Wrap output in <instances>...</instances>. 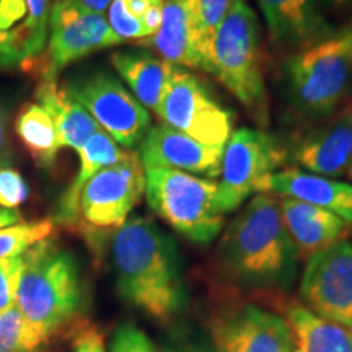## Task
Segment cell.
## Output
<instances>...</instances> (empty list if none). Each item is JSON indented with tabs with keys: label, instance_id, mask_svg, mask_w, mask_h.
<instances>
[{
	"label": "cell",
	"instance_id": "cell-1",
	"mask_svg": "<svg viewBox=\"0 0 352 352\" xmlns=\"http://www.w3.org/2000/svg\"><path fill=\"white\" fill-rule=\"evenodd\" d=\"M118 296L148 318L168 324L188 307L178 245L155 222L127 219L111 240Z\"/></svg>",
	"mask_w": 352,
	"mask_h": 352
},
{
	"label": "cell",
	"instance_id": "cell-2",
	"mask_svg": "<svg viewBox=\"0 0 352 352\" xmlns=\"http://www.w3.org/2000/svg\"><path fill=\"white\" fill-rule=\"evenodd\" d=\"M226 274L250 289H289L298 256L284 226L280 201L259 192L228 223L219 245Z\"/></svg>",
	"mask_w": 352,
	"mask_h": 352
},
{
	"label": "cell",
	"instance_id": "cell-3",
	"mask_svg": "<svg viewBox=\"0 0 352 352\" xmlns=\"http://www.w3.org/2000/svg\"><path fill=\"white\" fill-rule=\"evenodd\" d=\"M85 290L77 258L47 239L23 253L15 305L47 344L82 321Z\"/></svg>",
	"mask_w": 352,
	"mask_h": 352
},
{
	"label": "cell",
	"instance_id": "cell-4",
	"mask_svg": "<svg viewBox=\"0 0 352 352\" xmlns=\"http://www.w3.org/2000/svg\"><path fill=\"white\" fill-rule=\"evenodd\" d=\"M208 72L240 101L259 127L270 126L261 32L256 12L246 0H236L219 25L210 43Z\"/></svg>",
	"mask_w": 352,
	"mask_h": 352
},
{
	"label": "cell",
	"instance_id": "cell-5",
	"mask_svg": "<svg viewBox=\"0 0 352 352\" xmlns=\"http://www.w3.org/2000/svg\"><path fill=\"white\" fill-rule=\"evenodd\" d=\"M284 77L294 107L316 118L333 114L352 85V25L292 52Z\"/></svg>",
	"mask_w": 352,
	"mask_h": 352
},
{
	"label": "cell",
	"instance_id": "cell-6",
	"mask_svg": "<svg viewBox=\"0 0 352 352\" xmlns=\"http://www.w3.org/2000/svg\"><path fill=\"white\" fill-rule=\"evenodd\" d=\"M217 188V179L179 170H145V196L151 209L196 245L212 243L226 223L215 206Z\"/></svg>",
	"mask_w": 352,
	"mask_h": 352
},
{
	"label": "cell",
	"instance_id": "cell-7",
	"mask_svg": "<svg viewBox=\"0 0 352 352\" xmlns=\"http://www.w3.org/2000/svg\"><path fill=\"white\" fill-rule=\"evenodd\" d=\"M145 195V170L139 155L127 153L124 160L100 170L83 186L78 197L77 226L90 245H96L124 226L131 210Z\"/></svg>",
	"mask_w": 352,
	"mask_h": 352
},
{
	"label": "cell",
	"instance_id": "cell-8",
	"mask_svg": "<svg viewBox=\"0 0 352 352\" xmlns=\"http://www.w3.org/2000/svg\"><path fill=\"white\" fill-rule=\"evenodd\" d=\"M287 165L285 144L263 129L235 131L223 147L222 171L215 196L220 214H228L254 192L259 179Z\"/></svg>",
	"mask_w": 352,
	"mask_h": 352
},
{
	"label": "cell",
	"instance_id": "cell-9",
	"mask_svg": "<svg viewBox=\"0 0 352 352\" xmlns=\"http://www.w3.org/2000/svg\"><path fill=\"white\" fill-rule=\"evenodd\" d=\"M65 90L120 147H135L151 131L148 109L111 74L91 72L74 78Z\"/></svg>",
	"mask_w": 352,
	"mask_h": 352
},
{
	"label": "cell",
	"instance_id": "cell-10",
	"mask_svg": "<svg viewBox=\"0 0 352 352\" xmlns=\"http://www.w3.org/2000/svg\"><path fill=\"white\" fill-rule=\"evenodd\" d=\"M158 118L164 124L215 147H226L233 134L232 113L210 96L199 78L183 67L175 69Z\"/></svg>",
	"mask_w": 352,
	"mask_h": 352
},
{
	"label": "cell",
	"instance_id": "cell-11",
	"mask_svg": "<svg viewBox=\"0 0 352 352\" xmlns=\"http://www.w3.org/2000/svg\"><path fill=\"white\" fill-rule=\"evenodd\" d=\"M305 308L352 329V241L338 240L305 261L300 280Z\"/></svg>",
	"mask_w": 352,
	"mask_h": 352
},
{
	"label": "cell",
	"instance_id": "cell-12",
	"mask_svg": "<svg viewBox=\"0 0 352 352\" xmlns=\"http://www.w3.org/2000/svg\"><path fill=\"white\" fill-rule=\"evenodd\" d=\"M47 38L43 78H56L60 70L82 57L121 43L104 13L90 12L70 2L51 6Z\"/></svg>",
	"mask_w": 352,
	"mask_h": 352
},
{
	"label": "cell",
	"instance_id": "cell-13",
	"mask_svg": "<svg viewBox=\"0 0 352 352\" xmlns=\"http://www.w3.org/2000/svg\"><path fill=\"white\" fill-rule=\"evenodd\" d=\"M311 127L287 147V164L320 176H341L352 165V104Z\"/></svg>",
	"mask_w": 352,
	"mask_h": 352
},
{
	"label": "cell",
	"instance_id": "cell-14",
	"mask_svg": "<svg viewBox=\"0 0 352 352\" xmlns=\"http://www.w3.org/2000/svg\"><path fill=\"white\" fill-rule=\"evenodd\" d=\"M212 336L219 352H292L285 318L256 305H243L220 316Z\"/></svg>",
	"mask_w": 352,
	"mask_h": 352
},
{
	"label": "cell",
	"instance_id": "cell-15",
	"mask_svg": "<svg viewBox=\"0 0 352 352\" xmlns=\"http://www.w3.org/2000/svg\"><path fill=\"white\" fill-rule=\"evenodd\" d=\"M50 0H0V69L36 60L50 34Z\"/></svg>",
	"mask_w": 352,
	"mask_h": 352
},
{
	"label": "cell",
	"instance_id": "cell-16",
	"mask_svg": "<svg viewBox=\"0 0 352 352\" xmlns=\"http://www.w3.org/2000/svg\"><path fill=\"white\" fill-rule=\"evenodd\" d=\"M223 147L202 144L166 124L151 127L139 148L144 170L170 168L215 179L222 171Z\"/></svg>",
	"mask_w": 352,
	"mask_h": 352
},
{
	"label": "cell",
	"instance_id": "cell-17",
	"mask_svg": "<svg viewBox=\"0 0 352 352\" xmlns=\"http://www.w3.org/2000/svg\"><path fill=\"white\" fill-rule=\"evenodd\" d=\"M148 46L166 63L208 72L197 0H165L160 26L155 34L148 38Z\"/></svg>",
	"mask_w": 352,
	"mask_h": 352
},
{
	"label": "cell",
	"instance_id": "cell-18",
	"mask_svg": "<svg viewBox=\"0 0 352 352\" xmlns=\"http://www.w3.org/2000/svg\"><path fill=\"white\" fill-rule=\"evenodd\" d=\"M254 192H266L307 202L329 210L344 220L347 226L352 223V184L338 179L298 168H285L259 179L254 186Z\"/></svg>",
	"mask_w": 352,
	"mask_h": 352
},
{
	"label": "cell",
	"instance_id": "cell-19",
	"mask_svg": "<svg viewBox=\"0 0 352 352\" xmlns=\"http://www.w3.org/2000/svg\"><path fill=\"white\" fill-rule=\"evenodd\" d=\"M271 43L279 50L300 51L333 33L315 0H254Z\"/></svg>",
	"mask_w": 352,
	"mask_h": 352
},
{
	"label": "cell",
	"instance_id": "cell-20",
	"mask_svg": "<svg viewBox=\"0 0 352 352\" xmlns=\"http://www.w3.org/2000/svg\"><path fill=\"white\" fill-rule=\"evenodd\" d=\"M280 212L298 261H307L311 254L336 243L347 228L344 220L329 210L290 197H283Z\"/></svg>",
	"mask_w": 352,
	"mask_h": 352
},
{
	"label": "cell",
	"instance_id": "cell-21",
	"mask_svg": "<svg viewBox=\"0 0 352 352\" xmlns=\"http://www.w3.org/2000/svg\"><path fill=\"white\" fill-rule=\"evenodd\" d=\"M111 64L135 100L158 116L166 88L173 77V65L147 51H120L111 56Z\"/></svg>",
	"mask_w": 352,
	"mask_h": 352
},
{
	"label": "cell",
	"instance_id": "cell-22",
	"mask_svg": "<svg viewBox=\"0 0 352 352\" xmlns=\"http://www.w3.org/2000/svg\"><path fill=\"white\" fill-rule=\"evenodd\" d=\"M127 153L129 152L122 151L107 132L101 129L96 131L88 139V142L83 145L82 151L78 152V155H80V170H78L76 179L69 184V188L65 189L59 202H57L54 215L51 219L54 226L76 228L78 215V197H80L83 186L100 170L124 160Z\"/></svg>",
	"mask_w": 352,
	"mask_h": 352
},
{
	"label": "cell",
	"instance_id": "cell-23",
	"mask_svg": "<svg viewBox=\"0 0 352 352\" xmlns=\"http://www.w3.org/2000/svg\"><path fill=\"white\" fill-rule=\"evenodd\" d=\"M38 104L50 113L63 147L80 152L88 139L100 129L90 113L70 96L56 78H43L36 88Z\"/></svg>",
	"mask_w": 352,
	"mask_h": 352
},
{
	"label": "cell",
	"instance_id": "cell-24",
	"mask_svg": "<svg viewBox=\"0 0 352 352\" xmlns=\"http://www.w3.org/2000/svg\"><path fill=\"white\" fill-rule=\"evenodd\" d=\"M285 321L292 352H352V329L315 315L303 305H290Z\"/></svg>",
	"mask_w": 352,
	"mask_h": 352
},
{
	"label": "cell",
	"instance_id": "cell-25",
	"mask_svg": "<svg viewBox=\"0 0 352 352\" xmlns=\"http://www.w3.org/2000/svg\"><path fill=\"white\" fill-rule=\"evenodd\" d=\"M15 131L36 166L50 168L56 164L63 145L59 142L54 121L41 104H23L16 116Z\"/></svg>",
	"mask_w": 352,
	"mask_h": 352
},
{
	"label": "cell",
	"instance_id": "cell-26",
	"mask_svg": "<svg viewBox=\"0 0 352 352\" xmlns=\"http://www.w3.org/2000/svg\"><path fill=\"white\" fill-rule=\"evenodd\" d=\"M165 0H113L108 7V23L124 41H145L160 26Z\"/></svg>",
	"mask_w": 352,
	"mask_h": 352
},
{
	"label": "cell",
	"instance_id": "cell-27",
	"mask_svg": "<svg viewBox=\"0 0 352 352\" xmlns=\"http://www.w3.org/2000/svg\"><path fill=\"white\" fill-rule=\"evenodd\" d=\"M46 347L16 305L0 311V352H46Z\"/></svg>",
	"mask_w": 352,
	"mask_h": 352
},
{
	"label": "cell",
	"instance_id": "cell-28",
	"mask_svg": "<svg viewBox=\"0 0 352 352\" xmlns=\"http://www.w3.org/2000/svg\"><path fill=\"white\" fill-rule=\"evenodd\" d=\"M54 230L51 219L0 228V259L20 256L39 241L51 239Z\"/></svg>",
	"mask_w": 352,
	"mask_h": 352
},
{
	"label": "cell",
	"instance_id": "cell-29",
	"mask_svg": "<svg viewBox=\"0 0 352 352\" xmlns=\"http://www.w3.org/2000/svg\"><path fill=\"white\" fill-rule=\"evenodd\" d=\"M236 0H197V16H199V28H201V39L202 47H204L206 60L209 67V50L210 43L219 25L226 19L227 13L232 10Z\"/></svg>",
	"mask_w": 352,
	"mask_h": 352
},
{
	"label": "cell",
	"instance_id": "cell-30",
	"mask_svg": "<svg viewBox=\"0 0 352 352\" xmlns=\"http://www.w3.org/2000/svg\"><path fill=\"white\" fill-rule=\"evenodd\" d=\"M109 352H158L148 334L132 323L116 328L109 341Z\"/></svg>",
	"mask_w": 352,
	"mask_h": 352
},
{
	"label": "cell",
	"instance_id": "cell-31",
	"mask_svg": "<svg viewBox=\"0 0 352 352\" xmlns=\"http://www.w3.org/2000/svg\"><path fill=\"white\" fill-rule=\"evenodd\" d=\"M30 196V186L20 171L12 166L0 168V206L19 209Z\"/></svg>",
	"mask_w": 352,
	"mask_h": 352
},
{
	"label": "cell",
	"instance_id": "cell-32",
	"mask_svg": "<svg viewBox=\"0 0 352 352\" xmlns=\"http://www.w3.org/2000/svg\"><path fill=\"white\" fill-rule=\"evenodd\" d=\"M21 267H23V254L0 259V311L15 305Z\"/></svg>",
	"mask_w": 352,
	"mask_h": 352
},
{
	"label": "cell",
	"instance_id": "cell-33",
	"mask_svg": "<svg viewBox=\"0 0 352 352\" xmlns=\"http://www.w3.org/2000/svg\"><path fill=\"white\" fill-rule=\"evenodd\" d=\"M162 352H219L214 341L201 334L182 333L170 338V342Z\"/></svg>",
	"mask_w": 352,
	"mask_h": 352
},
{
	"label": "cell",
	"instance_id": "cell-34",
	"mask_svg": "<svg viewBox=\"0 0 352 352\" xmlns=\"http://www.w3.org/2000/svg\"><path fill=\"white\" fill-rule=\"evenodd\" d=\"M74 352H107L100 329L94 324H78L74 329Z\"/></svg>",
	"mask_w": 352,
	"mask_h": 352
},
{
	"label": "cell",
	"instance_id": "cell-35",
	"mask_svg": "<svg viewBox=\"0 0 352 352\" xmlns=\"http://www.w3.org/2000/svg\"><path fill=\"white\" fill-rule=\"evenodd\" d=\"M54 2H70V3H76L78 7L87 8V10L90 12L107 13L108 7L111 6L113 0H54Z\"/></svg>",
	"mask_w": 352,
	"mask_h": 352
},
{
	"label": "cell",
	"instance_id": "cell-36",
	"mask_svg": "<svg viewBox=\"0 0 352 352\" xmlns=\"http://www.w3.org/2000/svg\"><path fill=\"white\" fill-rule=\"evenodd\" d=\"M6 116H3L2 109H0V168L8 166L10 162V153H8L7 145V127H6Z\"/></svg>",
	"mask_w": 352,
	"mask_h": 352
},
{
	"label": "cell",
	"instance_id": "cell-37",
	"mask_svg": "<svg viewBox=\"0 0 352 352\" xmlns=\"http://www.w3.org/2000/svg\"><path fill=\"white\" fill-rule=\"evenodd\" d=\"M21 222V214L19 209H6L0 206V228H6Z\"/></svg>",
	"mask_w": 352,
	"mask_h": 352
},
{
	"label": "cell",
	"instance_id": "cell-38",
	"mask_svg": "<svg viewBox=\"0 0 352 352\" xmlns=\"http://www.w3.org/2000/svg\"><path fill=\"white\" fill-rule=\"evenodd\" d=\"M329 2L334 3V6H346V3L349 2V0H329Z\"/></svg>",
	"mask_w": 352,
	"mask_h": 352
},
{
	"label": "cell",
	"instance_id": "cell-39",
	"mask_svg": "<svg viewBox=\"0 0 352 352\" xmlns=\"http://www.w3.org/2000/svg\"><path fill=\"white\" fill-rule=\"evenodd\" d=\"M351 178H352V165H351Z\"/></svg>",
	"mask_w": 352,
	"mask_h": 352
}]
</instances>
